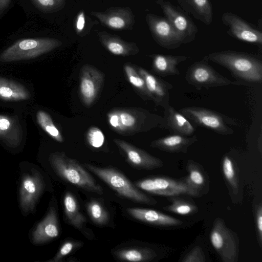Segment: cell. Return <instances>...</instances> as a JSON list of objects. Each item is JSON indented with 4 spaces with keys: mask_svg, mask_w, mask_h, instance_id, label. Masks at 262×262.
Here are the masks:
<instances>
[{
    "mask_svg": "<svg viewBox=\"0 0 262 262\" xmlns=\"http://www.w3.org/2000/svg\"><path fill=\"white\" fill-rule=\"evenodd\" d=\"M203 59L226 68L237 79L253 83L262 82V61L255 55L226 50L211 53Z\"/></svg>",
    "mask_w": 262,
    "mask_h": 262,
    "instance_id": "cell-1",
    "label": "cell"
},
{
    "mask_svg": "<svg viewBox=\"0 0 262 262\" xmlns=\"http://www.w3.org/2000/svg\"><path fill=\"white\" fill-rule=\"evenodd\" d=\"M49 161L56 174L64 181L85 191L103 194V189L90 173L76 160L63 152L50 155Z\"/></svg>",
    "mask_w": 262,
    "mask_h": 262,
    "instance_id": "cell-2",
    "label": "cell"
},
{
    "mask_svg": "<svg viewBox=\"0 0 262 262\" xmlns=\"http://www.w3.org/2000/svg\"><path fill=\"white\" fill-rule=\"evenodd\" d=\"M107 119L112 128L121 133L147 131L157 127L164 129L163 117L144 110H114L108 114Z\"/></svg>",
    "mask_w": 262,
    "mask_h": 262,
    "instance_id": "cell-3",
    "label": "cell"
},
{
    "mask_svg": "<svg viewBox=\"0 0 262 262\" xmlns=\"http://www.w3.org/2000/svg\"><path fill=\"white\" fill-rule=\"evenodd\" d=\"M83 165L120 195L139 203L150 205L157 204L155 199L142 192L117 169L110 166L100 167L88 163Z\"/></svg>",
    "mask_w": 262,
    "mask_h": 262,
    "instance_id": "cell-4",
    "label": "cell"
},
{
    "mask_svg": "<svg viewBox=\"0 0 262 262\" xmlns=\"http://www.w3.org/2000/svg\"><path fill=\"white\" fill-rule=\"evenodd\" d=\"M179 111L196 125L222 135H232L234 130L230 126L237 125L230 117L203 107L187 106Z\"/></svg>",
    "mask_w": 262,
    "mask_h": 262,
    "instance_id": "cell-5",
    "label": "cell"
},
{
    "mask_svg": "<svg viewBox=\"0 0 262 262\" xmlns=\"http://www.w3.org/2000/svg\"><path fill=\"white\" fill-rule=\"evenodd\" d=\"M56 46L55 41L49 39H20L0 54V61L7 62L34 58L52 50Z\"/></svg>",
    "mask_w": 262,
    "mask_h": 262,
    "instance_id": "cell-6",
    "label": "cell"
},
{
    "mask_svg": "<svg viewBox=\"0 0 262 262\" xmlns=\"http://www.w3.org/2000/svg\"><path fill=\"white\" fill-rule=\"evenodd\" d=\"M210 242L224 262H236L239 255L237 234L229 228L224 221L216 218L210 234Z\"/></svg>",
    "mask_w": 262,
    "mask_h": 262,
    "instance_id": "cell-7",
    "label": "cell"
},
{
    "mask_svg": "<svg viewBox=\"0 0 262 262\" xmlns=\"http://www.w3.org/2000/svg\"><path fill=\"white\" fill-rule=\"evenodd\" d=\"M139 189L151 194L163 196L179 195L200 197L199 193L189 187L183 179H174L165 177H155L134 182Z\"/></svg>",
    "mask_w": 262,
    "mask_h": 262,
    "instance_id": "cell-8",
    "label": "cell"
},
{
    "mask_svg": "<svg viewBox=\"0 0 262 262\" xmlns=\"http://www.w3.org/2000/svg\"><path fill=\"white\" fill-rule=\"evenodd\" d=\"M185 79L189 84L198 90L227 86L232 83L231 80L218 73L203 59L189 66Z\"/></svg>",
    "mask_w": 262,
    "mask_h": 262,
    "instance_id": "cell-9",
    "label": "cell"
},
{
    "mask_svg": "<svg viewBox=\"0 0 262 262\" xmlns=\"http://www.w3.org/2000/svg\"><path fill=\"white\" fill-rule=\"evenodd\" d=\"M165 15L176 31L183 38L184 43L193 41L198 33V27L190 17L181 8L176 7L169 1L158 0Z\"/></svg>",
    "mask_w": 262,
    "mask_h": 262,
    "instance_id": "cell-10",
    "label": "cell"
},
{
    "mask_svg": "<svg viewBox=\"0 0 262 262\" xmlns=\"http://www.w3.org/2000/svg\"><path fill=\"white\" fill-rule=\"evenodd\" d=\"M104 75L93 66L85 64L80 70L79 94L83 104L90 106L97 99L104 81Z\"/></svg>",
    "mask_w": 262,
    "mask_h": 262,
    "instance_id": "cell-11",
    "label": "cell"
},
{
    "mask_svg": "<svg viewBox=\"0 0 262 262\" xmlns=\"http://www.w3.org/2000/svg\"><path fill=\"white\" fill-rule=\"evenodd\" d=\"M222 23L228 27L227 33L236 39L261 45L262 33L252 27L238 15L230 12L224 13L221 17Z\"/></svg>",
    "mask_w": 262,
    "mask_h": 262,
    "instance_id": "cell-12",
    "label": "cell"
},
{
    "mask_svg": "<svg viewBox=\"0 0 262 262\" xmlns=\"http://www.w3.org/2000/svg\"><path fill=\"white\" fill-rule=\"evenodd\" d=\"M113 141L124 154L128 163L134 168L149 170L163 166V162L160 159L146 151L121 139H114Z\"/></svg>",
    "mask_w": 262,
    "mask_h": 262,
    "instance_id": "cell-13",
    "label": "cell"
},
{
    "mask_svg": "<svg viewBox=\"0 0 262 262\" xmlns=\"http://www.w3.org/2000/svg\"><path fill=\"white\" fill-rule=\"evenodd\" d=\"M43 189V180L37 171L23 176L19 190V202L24 212L28 213L34 210Z\"/></svg>",
    "mask_w": 262,
    "mask_h": 262,
    "instance_id": "cell-14",
    "label": "cell"
},
{
    "mask_svg": "<svg viewBox=\"0 0 262 262\" xmlns=\"http://www.w3.org/2000/svg\"><path fill=\"white\" fill-rule=\"evenodd\" d=\"M149 20L155 39L160 46L175 49L184 43L181 35L166 18L151 16Z\"/></svg>",
    "mask_w": 262,
    "mask_h": 262,
    "instance_id": "cell-15",
    "label": "cell"
},
{
    "mask_svg": "<svg viewBox=\"0 0 262 262\" xmlns=\"http://www.w3.org/2000/svg\"><path fill=\"white\" fill-rule=\"evenodd\" d=\"M127 213L133 218L152 226L166 229L184 227L183 221L160 211L141 208H127Z\"/></svg>",
    "mask_w": 262,
    "mask_h": 262,
    "instance_id": "cell-16",
    "label": "cell"
},
{
    "mask_svg": "<svg viewBox=\"0 0 262 262\" xmlns=\"http://www.w3.org/2000/svg\"><path fill=\"white\" fill-rule=\"evenodd\" d=\"M137 70L145 81L150 99L164 108L169 105V92L173 88L172 84L142 68Z\"/></svg>",
    "mask_w": 262,
    "mask_h": 262,
    "instance_id": "cell-17",
    "label": "cell"
},
{
    "mask_svg": "<svg viewBox=\"0 0 262 262\" xmlns=\"http://www.w3.org/2000/svg\"><path fill=\"white\" fill-rule=\"evenodd\" d=\"M163 118V129H168L171 134L193 135L195 128L189 120L170 104L164 108Z\"/></svg>",
    "mask_w": 262,
    "mask_h": 262,
    "instance_id": "cell-18",
    "label": "cell"
},
{
    "mask_svg": "<svg viewBox=\"0 0 262 262\" xmlns=\"http://www.w3.org/2000/svg\"><path fill=\"white\" fill-rule=\"evenodd\" d=\"M197 141L195 135L186 136L171 134L152 141L150 146L167 152L185 154L188 148Z\"/></svg>",
    "mask_w": 262,
    "mask_h": 262,
    "instance_id": "cell-19",
    "label": "cell"
},
{
    "mask_svg": "<svg viewBox=\"0 0 262 262\" xmlns=\"http://www.w3.org/2000/svg\"><path fill=\"white\" fill-rule=\"evenodd\" d=\"M59 233L56 210L52 206L45 217L37 225L32 232V239L36 244H42L57 237Z\"/></svg>",
    "mask_w": 262,
    "mask_h": 262,
    "instance_id": "cell-20",
    "label": "cell"
},
{
    "mask_svg": "<svg viewBox=\"0 0 262 262\" xmlns=\"http://www.w3.org/2000/svg\"><path fill=\"white\" fill-rule=\"evenodd\" d=\"M23 130L17 116L0 114V140L11 147L19 146L22 141Z\"/></svg>",
    "mask_w": 262,
    "mask_h": 262,
    "instance_id": "cell-21",
    "label": "cell"
},
{
    "mask_svg": "<svg viewBox=\"0 0 262 262\" xmlns=\"http://www.w3.org/2000/svg\"><path fill=\"white\" fill-rule=\"evenodd\" d=\"M64 212L68 222L88 238L91 233L86 227V219L80 211L78 202L72 193L67 192L63 198Z\"/></svg>",
    "mask_w": 262,
    "mask_h": 262,
    "instance_id": "cell-22",
    "label": "cell"
},
{
    "mask_svg": "<svg viewBox=\"0 0 262 262\" xmlns=\"http://www.w3.org/2000/svg\"><path fill=\"white\" fill-rule=\"evenodd\" d=\"M179 6L187 14L209 25L213 20V9L210 0H177Z\"/></svg>",
    "mask_w": 262,
    "mask_h": 262,
    "instance_id": "cell-23",
    "label": "cell"
},
{
    "mask_svg": "<svg viewBox=\"0 0 262 262\" xmlns=\"http://www.w3.org/2000/svg\"><path fill=\"white\" fill-rule=\"evenodd\" d=\"M186 168L188 175L184 180L187 185L196 191L200 196L206 193L209 189V180L202 165L192 160H189Z\"/></svg>",
    "mask_w": 262,
    "mask_h": 262,
    "instance_id": "cell-24",
    "label": "cell"
},
{
    "mask_svg": "<svg viewBox=\"0 0 262 262\" xmlns=\"http://www.w3.org/2000/svg\"><path fill=\"white\" fill-rule=\"evenodd\" d=\"M152 70L155 74L162 77L179 75L180 74L177 66L187 59L183 55H152Z\"/></svg>",
    "mask_w": 262,
    "mask_h": 262,
    "instance_id": "cell-25",
    "label": "cell"
},
{
    "mask_svg": "<svg viewBox=\"0 0 262 262\" xmlns=\"http://www.w3.org/2000/svg\"><path fill=\"white\" fill-rule=\"evenodd\" d=\"M31 94L23 84L0 76V99L5 101H19L30 99Z\"/></svg>",
    "mask_w": 262,
    "mask_h": 262,
    "instance_id": "cell-26",
    "label": "cell"
},
{
    "mask_svg": "<svg viewBox=\"0 0 262 262\" xmlns=\"http://www.w3.org/2000/svg\"><path fill=\"white\" fill-rule=\"evenodd\" d=\"M114 255L121 261L148 262L159 257L155 249L147 247H124L115 250Z\"/></svg>",
    "mask_w": 262,
    "mask_h": 262,
    "instance_id": "cell-27",
    "label": "cell"
},
{
    "mask_svg": "<svg viewBox=\"0 0 262 262\" xmlns=\"http://www.w3.org/2000/svg\"><path fill=\"white\" fill-rule=\"evenodd\" d=\"M222 170L230 192L237 195L241 188L239 171L234 161L228 155H224L222 158Z\"/></svg>",
    "mask_w": 262,
    "mask_h": 262,
    "instance_id": "cell-28",
    "label": "cell"
},
{
    "mask_svg": "<svg viewBox=\"0 0 262 262\" xmlns=\"http://www.w3.org/2000/svg\"><path fill=\"white\" fill-rule=\"evenodd\" d=\"M174 195L167 197L170 204L165 206L164 210L180 215H191L196 213L199 208L195 203L187 197Z\"/></svg>",
    "mask_w": 262,
    "mask_h": 262,
    "instance_id": "cell-29",
    "label": "cell"
},
{
    "mask_svg": "<svg viewBox=\"0 0 262 262\" xmlns=\"http://www.w3.org/2000/svg\"><path fill=\"white\" fill-rule=\"evenodd\" d=\"M86 210L91 220L95 224L104 226L108 223L110 219L109 213L99 201L92 200L88 202Z\"/></svg>",
    "mask_w": 262,
    "mask_h": 262,
    "instance_id": "cell-30",
    "label": "cell"
},
{
    "mask_svg": "<svg viewBox=\"0 0 262 262\" xmlns=\"http://www.w3.org/2000/svg\"><path fill=\"white\" fill-rule=\"evenodd\" d=\"M36 116L38 124L49 136L58 142H63L64 140L60 131L47 112L39 111Z\"/></svg>",
    "mask_w": 262,
    "mask_h": 262,
    "instance_id": "cell-31",
    "label": "cell"
},
{
    "mask_svg": "<svg viewBox=\"0 0 262 262\" xmlns=\"http://www.w3.org/2000/svg\"><path fill=\"white\" fill-rule=\"evenodd\" d=\"M124 70L129 83L141 94L145 99H150L145 81L138 71L130 64H125Z\"/></svg>",
    "mask_w": 262,
    "mask_h": 262,
    "instance_id": "cell-32",
    "label": "cell"
},
{
    "mask_svg": "<svg viewBox=\"0 0 262 262\" xmlns=\"http://www.w3.org/2000/svg\"><path fill=\"white\" fill-rule=\"evenodd\" d=\"M82 245L81 241L70 240L64 242L60 247L56 255L50 262H59L62 259L71 253L74 250L79 248Z\"/></svg>",
    "mask_w": 262,
    "mask_h": 262,
    "instance_id": "cell-33",
    "label": "cell"
},
{
    "mask_svg": "<svg viewBox=\"0 0 262 262\" xmlns=\"http://www.w3.org/2000/svg\"><path fill=\"white\" fill-rule=\"evenodd\" d=\"M89 144L94 148H100L104 142V135L102 132L96 127H91L86 134Z\"/></svg>",
    "mask_w": 262,
    "mask_h": 262,
    "instance_id": "cell-34",
    "label": "cell"
},
{
    "mask_svg": "<svg viewBox=\"0 0 262 262\" xmlns=\"http://www.w3.org/2000/svg\"><path fill=\"white\" fill-rule=\"evenodd\" d=\"M181 262H204L206 261L205 254L199 246L192 248L179 260Z\"/></svg>",
    "mask_w": 262,
    "mask_h": 262,
    "instance_id": "cell-35",
    "label": "cell"
},
{
    "mask_svg": "<svg viewBox=\"0 0 262 262\" xmlns=\"http://www.w3.org/2000/svg\"><path fill=\"white\" fill-rule=\"evenodd\" d=\"M255 220L257 240L259 246L262 245V205L261 202L257 203L255 209Z\"/></svg>",
    "mask_w": 262,
    "mask_h": 262,
    "instance_id": "cell-36",
    "label": "cell"
},
{
    "mask_svg": "<svg viewBox=\"0 0 262 262\" xmlns=\"http://www.w3.org/2000/svg\"><path fill=\"white\" fill-rule=\"evenodd\" d=\"M108 50L113 54L116 55L125 54V49L120 43L116 42H110L107 45Z\"/></svg>",
    "mask_w": 262,
    "mask_h": 262,
    "instance_id": "cell-37",
    "label": "cell"
},
{
    "mask_svg": "<svg viewBox=\"0 0 262 262\" xmlns=\"http://www.w3.org/2000/svg\"><path fill=\"white\" fill-rule=\"evenodd\" d=\"M110 26L115 28H121L124 26V20L119 17H112L108 20Z\"/></svg>",
    "mask_w": 262,
    "mask_h": 262,
    "instance_id": "cell-38",
    "label": "cell"
},
{
    "mask_svg": "<svg viewBox=\"0 0 262 262\" xmlns=\"http://www.w3.org/2000/svg\"><path fill=\"white\" fill-rule=\"evenodd\" d=\"M33 3L37 6L41 8H48L53 6L55 2V0H32Z\"/></svg>",
    "mask_w": 262,
    "mask_h": 262,
    "instance_id": "cell-39",
    "label": "cell"
},
{
    "mask_svg": "<svg viewBox=\"0 0 262 262\" xmlns=\"http://www.w3.org/2000/svg\"><path fill=\"white\" fill-rule=\"evenodd\" d=\"M84 24H85V19H84V16L83 13L80 14L78 17L77 24H76V27L78 30L81 31L82 30L84 27Z\"/></svg>",
    "mask_w": 262,
    "mask_h": 262,
    "instance_id": "cell-40",
    "label": "cell"
},
{
    "mask_svg": "<svg viewBox=\"0 0 262 262\" xmlns=\"http://www.w3.org/2000/svg\"><path fill=\"white\" fill-rule=\"evenodd\" d=\"M10 3V0H0V10L6 8Z\"/></svg>",
    "mask_w": 262,
    "mask_h": 262,
    "instance_id": "cell-41",
    "label": "cell"
}]
</instances>
